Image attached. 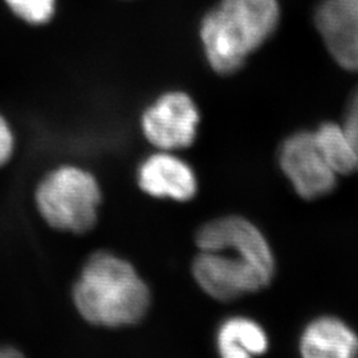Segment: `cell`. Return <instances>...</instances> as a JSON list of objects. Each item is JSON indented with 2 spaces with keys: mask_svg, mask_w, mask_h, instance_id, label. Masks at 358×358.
<instances>
[{
  "mask_svg": "<svg viewBox=\"0 0 358 358\" xmlns=\"http://www.w3.org/2000/svg\"><path fill=\"white\" fill-rule=\"evenodd\" d=\"M199 254L192 273L206 294L232 301L268 285L275 259L267 239L251 222L241 217H219L196 232Z\"/></svg>",
  "mask_w": 358,
  "mask_h": 358,
  "instance_id": "1",
  "label": "cell"
},
{
  "mask_svg": "<svg viewBox=\"0 0 358 358\" xmlns=\"http://www.w3.org/2000/svg\"><path fill=\"white\" fill-rule=\"evenodd\" d=\"M150 291L134 267L109 252L90 256L73 288V301L85 320L122 328L141 321L150 307Z\"/></svg>",
  "mask_w": 358,
  "mask_h": 358,
  "instance_id": "2",
  "label": "cell"
},
{
  "mask_svg": "<svg viewBox=\"0 0 358 358\" xmlns=\"http://www.w3.org/2000/svg\"><path fill=\"white\" fill-rule=\"evenodd\" d=\"M279 19L278 0H222L201 26L208 64L220 75L236 72L275 32Z\"/></svg>",
  "mask_w": 358,
  "mask_h": 358,
  "instance_id": "3",
  "label": "cell"
},
{
  "mask_svg": "<svg viewBox=\"0 0 358 358\" xmlns=\"http://www.w3.org/2000/svg\"><path fill=\"white\" fill-rule=\"evenodd\" d=\"M101 190L96 178L84 169L63 166L43 179L36 190V205L55 230L84 234L97 222Z\"/></svg>",
  "mask_w": 358,
  "mask_h": 358,
  "instance_id": "4",
  "label": "cell"
},
{
  "mask_svg": "<svg viewBox=\"0 0 358 358\" xmlns=\"http://www.w3.org/2000/svg\"><path fill=\"white\" fill-rule=\"evenodd\" d=\"M279 162L294 192L304 199H316L332 192L337 183L316 145L313 131H297L280 148Z\"/></svg>",
  "mask_w": 358,
  "mask_h": 358,
  "instance_id": "5",
  "label": "cell"
},
{
  "mask_svg": "<svg viewBox=\"0 0 358 358\" xmlns=\"http://www.w3.org/2000/svg\"><path fill=\"white\" fill-rule=\"evenodd\" d=\"M198 124V108L192 97L182 92L164 94L142 117L143 134L150 143L165 152L190 146Z\"/></svg>",
  "mask_w": 358,
  "mask_h": 358,
  "instance_id": "6",
  "label": "cell"
},
{
  "mask_svg": "<svg viewBox=\"0 0 358 358\" xmlns=\"http://www.w3.org/2000/svg\"><path fill=\"white\" fill-rule=\"evenodd\" d=\"M315 24L336 63L358 72V0H321Z\"/></svg>",
  "mask_w": 358,
  "mask_h": 358,
  "instance_id": "7",
  "label": "cell"
},
{
  "mask_svg": "<svg viewBox=\"0 0 358 358\" xmlns=\"http://www.w3.org/2000/svg\"><path fill=\"white\" fill-rule=\"evenodd\" d=\"M138 185L152 196L178 202L192 199L196 192V178L192 167L166 152L154 154L142 164Z\"/></svg>",
  "mask_w": 358,
  "mask_h": 358,
  "instance_id": "8",
  "label": "cell"
},
{
  "mask_svg": "<svg viewBox=\"0 0 358 358\" xmlns=\"http://www.w3.org/2000/svg\"><path fill=\"white\" fill-rule=\"evenodd\" d=\"M300 353L303 358H358V336L344 321L322 316L308 324Z\"/></svg>",
  "mask_w": 358,
  "mask_h": 358,
  "instance_id": "9",
  "label": "cell"
},
{
  "mask_svg": "<svg viewBox=\"0 0 358 358\" xmlns=\"http://www.w3.org/2000/svg\"><path fill=\"white\" fill-rule=\"evenodd\" d=\"M217 344L220 358H254L266 353L268 338L256 321L232 317L220 325Z\"/></svg>",
  "mask_w": 358,
  "mask_h": 358,
  "instance_id": "10",
  "label": "cell"
},
{
  "mask_svg": "<svg viewBox=\"0 0 358 358\" xmlns=\"http://www.w3.org/2000/svg\"><path fill=\"white\" fill-rule=\"evenodd\" d=\"M322 158L337 176H345L357 169V158L343 124L325 122L313 131Z\"/></svg>",
  "mask_w": 358,
  "mask_h": 358,
  "instance_id": "11",
  "label": "cell"
},
{
  "mask_svg": "<svg viewBox=\"0 0 358 358\" xmlns=\"http://www.w3.org/2000/svg\"><path fill=\"white\" fill-rule=\"evenodd\" d=\"M13 13L29 24H44L55 13L56 0H6Z\"/></svg>",
  "mask_w": 358,
  "mask_h": 358,
  "instance_id": "12",
  "label": "cell"
},
{
  "mask_svg": "<svg viewBox=\"0 0 358 358\" xmlns=\"http://www.w3.org/2000/svg\"><path fill=\"white\" fill-rule=\"evenodd\" d=\"M343 127L345 128L346 133L353 143L356 158H357L358 171V88L353 92L349 103L346 105L345 115Z\"/></svg>",
  "mask_w": 358,
  "mask_h": 358,
  "instance_id": "13",
  "label": "cell"
},
{
  "mask_svg": "<svg viewBox=\"0 0 358 358\" xmlns=\"http://www.w3.org/2000/svg\"><path fill=\"white\" fill-rule=\"evenodd\" d=\"M13 150V137L11 129L8 128L7 122L3 117H0V166L4 165Z\"/></svg>",
  "mask_w": 358,
  "mask_h": 358,
  "instance_id": "14",
  "label": "cell"
},
{
  "mask_svg": "<svg viewBox=\"0 0 358 358\" xmlns=\"http://www.w3.org/2000/svg\"><path fill=\"white\" fill-rule=\"evenodd\" d=\"M0 358H24V356L15 348H0Z\"/></svg>",
  "mask_w": 358,
  "mask_h": 358,
  "instance_id": "15",
  "label": "cell"
}]
</instances>
